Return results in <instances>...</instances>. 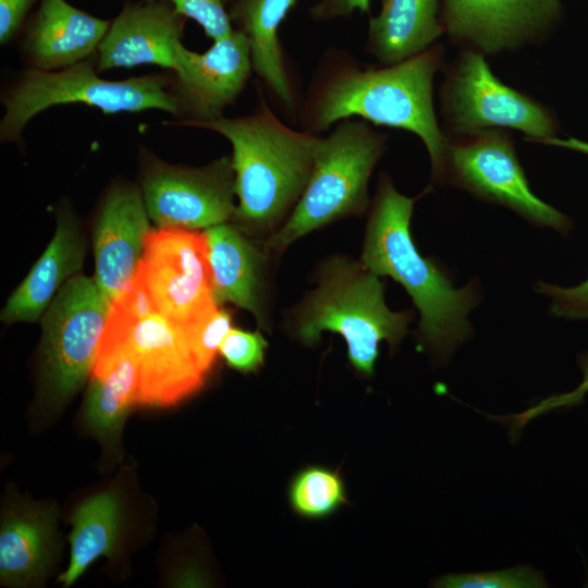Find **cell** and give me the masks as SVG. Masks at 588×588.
Returning a JSON list of instances; mask_svg holds the SVG:
<instances>
[{
	"label": "cell",
	"mask_w": 588,
	"mask_h": 588,
	"mask_svg": "<svg viewBox=\"0 0 588 588\" xmlns=\"http://www.w3.org/2000/svg\"><path fill=\"white\" fill-rule=\"evenodd\" d=\"M87 243L74 216H58L56 232L42 255L8 298L1 320L34 322L41 318L62 285L82 269Z\"/></svg>",
	"instance_id": "17"
},
{
	"label": "cell",
	"mask_w": 588,
	"mask_h": 588,
	"mask_svg": "<svg viewBox=\"0 0 588 588\" xmlns=\"http://www.w3.org/2000/svg\"><path fill=\"white\" fill-rule=\"evenodd\" d=\"M415 201L399 193L388 175H381L360 261L406 290L420 314L419 343L437 362L445 363L471 336L468 315L479 304L480 290L476 282L456 289L444 269L419 253L411 232Z\"/></svg>",
	"instance_id": "1"
},
{
	"label": "cell",
	"mask_w": 588,
	"mask_h": 588,
	"mask_svg": "<svg viewBox=\"0 0 588 588\" xmlns=\"http://www.w3.org/2000/svg\"><path fill=\"white\" fill-rule=\"evenodd\" d=\"M370 0H319L309 11L316 21L347 17L355 11L369 13Z\"/></svg>",
	"instance_id": "32"
},
{
	"label": "cell",
	"mask_w": 588,
	"mask_h": 588,
	"mask_svg": "<svg viewBox=\"0 0 588 588\" xmlns=\"http://www.w3.org/2000/svg\"><path fill=\"white\" fill-rule=\"evenodd\" d=\"M412 319V311H392L387 306L377 273L362 261L334 257L321 267L317 287L302 304L295 333L306 345L317 343L324 331L340 334L352 366L370 377L380 343L385 341L395 351Z\"/></svg>",
	"instance_id": "4"
},
{
	"label": "cell",
	"mask_w": 588,
	"mask_h": 588,
	"mask_svg": "<svg viewBox=\"0 0 588 588\" xmlns=\"http://www.w3.org/2000/svg\"><path fill=\"white\" fill-rule=\"evenodd\" d=\"M213 131L232 146L235 218L244 228L271 230L299 200L314 167L318 136L284 125L261 101L253 114L186 120Z\"/></svg>",
	"instance_id": "3"
},
{
	"label": "cell",
	"mask_w": 588,
	"mask_h": 588,
	"mask_svg": "<svg viewBox=\"0 0 588 588\" xmlns=\"http://www.w3.org/2000/svg\"><path fill=\"white\" fill-rule=\"evenodd\" d=\"M142 191L128 184L112 187L94 229L95 280L112 301L136 275L151 230Z\"/></svg>",
	"instance_id": "15"
},
{
	"label": "cell",
	"mask_w": 588,
	"mask_h": 588,
	"mask_svg": "<svg viewBox=\"0 0 588 588\" xmlns=\"http://www.w3.org/2000/svg\"><path fill=\"white\" fill-rule=\"evenodd\" d=\"M231 329L232 314L219 305L182 328L195 362L205 376L211 370L220 345Z\"/></svg>",
	"instance_id": "26"
},
{
	"label": "cell",
	"mask_w": 588,
	"mask_h": 588,
	"mask_svg": "<svg viewBox=\"0 0 588 588\" xmlns=\"http://www.w3.org/2000/svg\"><path fill=\"white\" fill-rule=\"evenodd\" d=\"M156 1V0H145ZM177 13L198 23L212 40L229 35L232 27L222 0H168Z\"/></svg>",
	"instance_id": "29"
},
{
	"label": "cell",
	"mask_w": 588,
	"mask_h": 588,
	"mask_svg": "<svg viewBox=\"0 0 588 588\" xmlns=\"http://www.w3.org/2000/svg\"><path fill=\"white\" fill-rule=\"evenodd\" d=\"M222 1H223L224 4H225V3H229V2H231V1H233V0H222Z\"/></svg>",
	"instance_id": "35"
},
{
	"label": "cell",
	"mask_w": 588,
	"mask_h": 588,
	"mask_svg": "<svg viewBox=\"0 0 588 588\" xmlns=\"http://www.w3.org/2000/svg\"><path fill=\"white\" fill-rule=\"evenodd\" d=\"M185 20L168 0L125 4L97 49V69L155 64L173 70Z\"/></svg>",
	"instance_id": "16"
},
{
	"label": "cell",
	"mask_w": 588,
	"mask_h": 588,
	"mask_svg": "<svg viewBox=\"0 0 588 588\" xmlns=\"http://www.w3.org/2000/svg\"><path fill=\"white\" fill-rule=\"evenodd\" d=\"M387 136L366 121L346 119L318 137L307 185L285 223L266 246L282 252L304 235L335 220L360 216L369 204L368 181Z\"/></svg>",
	"instance_id": "5"
},
{
	"label": "cell",
	"mask_w": 588,
	"mask_h": 588,
	"mask_svg": "<svg viewBox=\"0 0 588 588\" xmlns=\"http://www.w3.org/2000/svg\"><path fill=\"white\" fill-rule=\"evenodd\" d=\"M287 499L291 509L306 519H322L347 504L346 485L340 471L309 465L292 478Z\"/></svg>",
	"instance_id": "25"
},
{
	"label": "cell",
	"mask_w": 588,
	"mask_h": 588,
	"mask_svg": "<svg viewBox=\"0 0 588 588\" xmlns=\"http://www.w3.org/2000/svg\"><path fill=\"white\" fill-rule=\"evenodd\" d=\"M578 364L583 371V381L577 389L566 394L550 396L522 414L505 417V421H510L511 425V436L519 433L529 420L539 415L558 408L572 407L581 402L588 392V354L580 355Z\"/></svg>",
	"instance_id": "31"
},
{
	"label": "cell",
	"mask_w": 588,
	"mask_h": 588,
	"mask_svg": "<svg viewBox=\"0 0 588 588\" xmlns=\"http://www.w3.org/2000/svg\"><path fill=\"white\" fill-rule=\"evenodd\" d=\"M58 547L56 514L48 509L12 512L0 530V579L2 585L39 583L52 566Z\"/></svg>",
	"instance_id": "21"
},
{
	"label": "cell",
	"mask_w": 588,
	"mask_h": 588,
	"mask_svg": "<svg viewBox=\"0 0 588 588\" xmlns=\"http://www.w3.org/2000/svg\"><path fill=\"white\" fill-rule=\"evenodd\" d=\"M140 182L148 216L157 228L199 230L235 218V174L228 157L200 168L149 157Z\"/></svg>",
	"instance_id": "11"
},
{
	"label": "cell",
	"mask_w": 588,
	"mask_h": 588,
	"mask_svg": "<svg viewBox=\"0 0 588 588\" xmlns=\"http://www.w3.org/2000/svg\"><path fill=\"white\" fill-rule=\"evenodd\" d=\"M77 102L106 113L157 109L179 114L184 110L180 95L169 90L168 78L161 75L110 81L84 61L58 71L32 69L4 98L1 138L16 139L28 121L52 106Z\"/></svg>",
	"instance_id": "6"
},
{
	"label": "cell",
	"mask_w": 588,
	"mask_h": 588,
	"mask_svg": "<svg viewBox=\"0 0 588 588\" xmlns=\"http://www.w3.org/2000/svg\"><path fill=\"white\" fill-rule=\"evenodd\" d=\"M110 24L65 0H41L25 42L34 69L58 71L82 62L98 49Z\"/></svg>",
	"instance_id": "18"
},
{
	"label": "cell",
	"mask_w": 588,
	"mask_h": 588,
	"mask_svg": "<svg viewBox=\"0 0 588 588\" xmlns=\"http://www.w3.org/2000/svg\"><path fill=\"white\" fill-rule=\"evenodd\" d=\"M229 16L247 39L252 66L287 107L294 95L279 39V27L297 0H233Z\"/></svg>",
	"instance_id": "22"
},
{
	"label": "cell",
	"mask_w": 588,
	"mask_h": 588,
	"mask_svg": "<svg viewBox=\"0 0 588 588\" xmlns=\"http://www.w3.org/2000/svg\"><path fill=\"white\" fill-rule=\"evenodd\" d=\"M101 340L123 341L133 351L138 366V404L174 405L205 382L183 330L158 313L135 318L110 306Z\"/></svg>",
	"instance_id": "12"
},
{
	"label": "cell",
	"mask_w": 588,
	"mask_h": 588,
	"mask_svg": "<svg viewBox=\"0 0 588 588\" xmlns=\"http://www.w3.org/2000/svg\"><path fill=\"white\" fill-rule=\"evenodd\" d=\"M560 0H442L443 30L482 54L538 42L555 24Z\"/></svg>",
	"instance_id": "13"
},
{
	"label": "cell",
	"mask_w": 588,
	"mask_h": 588,
	"mask_svg": "<svg viewBox=\"0 0 588 588\" xmlns=\"http://www.w3.org/2000/svg\"><path fill=\"white\" fill-rule=\"evenodd\" d=\"M111 299L95 278L68 280L41 316L40 373L48 400L62 404L91 373Z\"/></svg>",
	"instance_id": "7"
},
{
	"label": "cell",
	"mask_w": 588,
	"mask_h": 588,
	"mask_svg": "<svg viewBox=\"0 0 588 588\" xmlns=\"http://www.w3.org/2000/svg\"><path fill=\"white\" fill-rule=\"evenodd\" d=\"M137 273L157 313L181 329L218 305L212 296L205 232L151 229Z\"/></svg>",
	"instance_id": "10"
},
{
	"label": "cell",
	"mask_w": 588,
	"mask_h": 588,
	"mask_svg": "<svg viewBox=\"0 0 588 588\" xmlns=\"http://www.w3.org/2000/svg\"><path fill=\"white\" fill-rule=\"evenodd\" d=\"M138 366L123 341L101 340L90 373L84 421L101 440H117L131 408L138 404Z\"/></svg>",
	"instance_id": "20"
},
{
	"label": "cell",
	"mask_w": 588,
	"mask_h": 588,
	"mask_svg": "<svg viewBox=\"0 0 588 588\" xmlns=\"http://www.w3.org/2000/svg\"><path fill=\"white\" fill-rule=\"evenodd\" d=\"M478 199L506 207L531 224L566 234L572 220L530 188L514 143L502 130H486L451 140L445 150V182Z\"/></svg>",
	"instance_id": "9"
},
{
	"label": "cell",
	"mask_w": 588,
	"mask_h": 588,
	"mask_svg": "<svg viewBox=\"0 0 588 588\" xmlns=\"http://www.w3.org/2000/svg\"><path fill=\"white\" fill-rule=\"evenodd\" d=\"M441 103L445 122L460 136L511 128L541 143L558 131L546 106L501 82L483 54L473 49H465L449 69Z\"/></svg>",
	"instance_id": "8"
},
{
	"label": "cell",
	"mask_w": 588,
	"mask_h": 588,
	"mask_svg": "<svg viewBox=\"0 0 588 588\" xmlns=\"http://www.w3.org/2000/svg\"><path fill=\"white\" fill-rule=\"evenodd\" d=\"M70 563L58 581L69 587L99 558L112 556L121 525V502L115 491L98 493L73 512Z\"/></svg>",
	"instance_id": "24"
},
{
	"label": "cell",
	"mask_w": 588,
	"mask_h": 588,
	"mask_svg": "<svg viewBox=\"0 0 588 588\" xmlns=\"http://www.w3.org/2000/svg\"><path fill=\"white\" fill-rule=\"evenodd\" d=\"M249 47L244 34L234 28L213 40L204 53L175 49L173 71L177 77L183 108L192 113L188 120L221 117L243 90L252 71Z\"/></svg>",
	"instance_id": "14"
},
{
	"label": "cell",
	"mask_w": 588,
	"mask_h": 588,
	"mask_svg": "<svg viewBox=\"0 0 588 588\" xmlns=\"http://www.w3.org/2000/svg\"><path fill=\"white\" fill-rule=\"evenodd\" d=\"M540 144L571 149V150H575V151L588 155V142H585L575 137L559 138L554 136V137H549L542 140Z\"/></svg>",
	"instance_id": "34"
},
{
	"label": "cell",
	"mask_w": 588,
	"mask_h": 588,
	"mask_svg": "<svg viewBox=\"0 0 588 588\" xmlns=\"http://www.w3.org/2000/svg\"><path fill=\"white\" fill-rule=\"evenodd\" d=\"M440 588H540L547 584L543 576L526 565L505 569L446 574L433 581Z\"/></svg>",
	"instance_id": "27"
},
{
	"label": "cell",
	"mask_w": 588,
	"mask_h": 588,
	"mask_svg": "<svg viewBox=\"0 0 588 588\" xmlns=\"http://www.w3.org/2000/svg\"><path fill=\"white\" fill-rule=\"evenodd\" d=\"M438 0H382L368 26V49L384 65L428 49L443 33Z\"/></svg>",
	"instance_id": "23"
},
{
	"label": "cell",
	"mask_w": 588,
	"mask_h": 588,
	"mask_svg": "<svg viewBox=\"0 0 588 588\" xmlns=\"http://www.w3.org/2000/svg\"><path fill=\"white\" fill-rule=\"evenodd\" d=\"M267 347L268 342L259 331L232 328L223 339L219 354L230 368L249 373L264 365Z\"/></svg>",
	"instance_id": "28"
},
{
	"label": "cell",
	"mask_w": 588,
	"mask_h": 588,
	"mask_svg": "<svg viewBox=\"0 0 588 588\" xmlns=\"http://www.w3.org/2000/svg\"><path fill=\"white\" fill-rule=\"evenodd\" d=\"M35 0H0V41L7 44L17 33Z\"/></svg>",
	"instance_id": "33"
},
{
	"label": "cell",
	"mask_w": 588,
	"mask_h": 588,
	"mask_svg": "<svg viewBox=\"0 0 588 588\" xmlns=\"http://www.w3.org/2000/svg\"><path fill=\"white\" fill-rule=\"evenodd\" d=\"M442 52L439 46L429 47L381 69L338 66L313 94L307 127L323 131L358 117L376 125L409 131L427 148L433 181L445 182L448 137L440 130L432 102V83L442 64Z\"/></svg>",
	"instance_id": "2"
},
{
	"label": "cell",
	"mask_w": 588,
	"mask_h": 588,
	"mask_svg": "<svg viewBox=\"0 0 588 588\" xmlns=\"http://www.w3.org/2000/svg\"><path fill=\"white\" fill-rule=\"evenodd\" d=\"M536 291L551 298L550 314L567 320H588V275L572 287L538 281Z\"/></svg>",
	"instance_id": "30"
},
{
	"label": "cell",
	"mask_w": 588,
	"mask_h": 588,
	"mask_svg": "<svg viewBox=\"0 0 588 588\" xmlns=\"http://www.w3.org/2000/svg\"><path fill=\"white\" fill-rule=\"evenodd\" d=\"M205 235L215 302L243 308L264 324V253L228 222L207 228Z\"/></svg>",
	"instance_id": "19"
}]
</instances>
